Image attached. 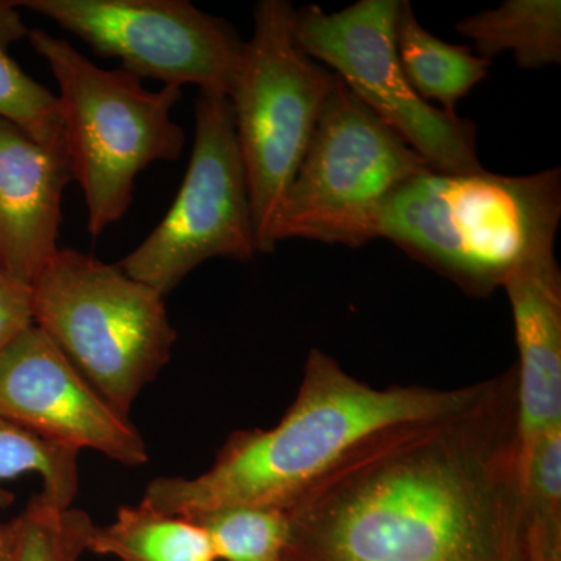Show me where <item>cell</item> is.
<instances>
[{"instance_id":"6da1fadb","label":"cell","mask_w":561,"mask_h":561,"mask_svg":"<svg viewBox=\"0 0 561 561\" xmlns=\"http://www.w3.org/2000/svg\"><path fill=\"white\" fill-rule=\"evenodd\" d=\"M515 368L387 427L289 507L283 561H526Z\"/></svg>"},{"instance_id":"7a4b0ae2","label":"cell","mask_w":561,"mask_h":561,"mask_svg":"<svg viewBox=\"0 0 561 561\" xmlns=\"http://www.w3.org/2000/svg\"><path fill=\"white\" fill-rule=\"evenodd\" d=\"M481 389L482 382L451 390L375 389L343 370L330 354L311 350L297 398L276 426L232 432L208 471L153 479L142 502L184 518L230 505L286 511L371 435L457 411Z\"/></svg>"},{"instance_id":"3957f363","label":"cell","mask_w":561,"mask_h":561,"mask_svg":"<svg viewBox=\"0 0 561 561\" xmlns=\"http://www.w3.org/2000/svg\"><path fill=\"white\" fill-rule=\"evenodd\" d=\"M561 171L497 175L427 171L390 195L376 239H387L471 297H490L516 268L556 249Z\"/></svg>"},{"instance_id":"277c9868","label":"cell","mask_w":561,"mask_h":561,"mask_svg":"<svg viewBox=\"0 0 561 561\" xmlns=\"http://www.w3.org/2000/svg\"><path fill=\"white\" fill-rule=\"evenodd\" d=\"M27 38L57 80L62 149L83 191L88 231L98 238L130 209L140 172L183 153L186 136L172 119L183 90H147L127 70L103 69L38 28Z\"/></svg>"},{"instance_id":"5b68a950","label":"cell","mask_w":561,"mask_h":561,"mask_svg":"<svg viewBox=\"0 0 561 561\" xmlns=\"http://www.w3.org/2000/svg\"><path fill=\"white\" fill-rule=\"evenodd\" d=\"M31 289L33 323L116 411L130 416L176 342L165 297L119 264L61 247Z\"/></svg>"},{"instance_id":"8992f818","label":"cell","mask_w":561,"mask_h":561,"mask_svg":"<svg viewBox=\"0 0 561 561\" xmlns=\"http://www.w3.org/2000/svg\"><path fill=\"white\" fill-rule=\"evenodd\" d=\"M431 169L335 76L298 171L273 217L272 251L289 239L359 249L375 241L394 191Z\"/></svg>"},{"instance_id":"52a82bcc","label":"cell","mask_w":561,"mask_h":561,"mask_svg":"<svg viewBox=\"0 0 561 561\" xmlns=\"http://www.w3.org/2000/svg\"><path fill=\"white\" fill-rule=\"evenodd\" d=\"M294 20L286 0L257 3L228 95L260 253H272L273 217L335 83L334 73L301 49Z\"/></svg>"},{"instance_id":"ba28073f","label":"cell","mask_w":561,"mask_h":561,"mask_svg":"<svg viewBox=\"0 0 561 561\" xmlns=\"http://www.w3.org/2000/svg\"><path fill=\"white\" fill-rule=\"evenodd\" d=\"M398 7L400 0H359L335 13L302 7L295 10V36L432 171H482L476 125L421 99L405 76L394 43Z\"/></svg>"},{"instance_id":"9c48e42d","label":"cell","mask_w":561,"mask_h":561,"mask_svg":"<svg viewBox=\"0 0 561 561\" xmlns=\"http://www.w3.org/2000/svg\"><path fill=\"white\" fill-rule=\"evenodd\" d=\"M260 253L231 103L198 95L186 175L161 224L119 262L128 276L171 294L203 262Z\"/></svg>"},{"instance_id":"30bf717a","label":"cell","mask_w":561,"mask_h":561,"mask_svg":"<svg viewBox=\"0 0 561 561\" xmlns=\"http://www.w3.org/2000/svg\"><path fill=\"white\" fill-rule=\"evenodd\" d=\"M84 41L95 54L121 61L138 79L210 98L230 95L243 43L230 22L186 0H18Z\"/></svg>"},{"instance_id":"8fae6325","label":"cell","mask_w":561,"mask_h":561,"mask_svg":"<svg viewBox=\"0 0 561 561\" xmlns=\"http://www.w3.org/2000/svg\"><path fill=\"white\" fill-rule=\"evenodd\" d=\"M0 416L44 440L139 467L149 460L130 416L113 408L35 323L0 353Z\"/></svg>"},{"instance_id":"7c38bea8","label":"cell","mask_w":561,"mask_h":561,"mask_svg":"<svg viewBox=\"0 0 561 561\" xmlns=\"http://www.w3.org/2000/svg\"><path fill=\"white\" fill-rule=\"evenodd\" d=\"M72 179L62 147L44 146L0 117V268L33 280L58 249L62 195Z\"/></svg>"},{"instance_id":"4fadbf2b","label":"cell","mask_w":561,"mask_h":561,"mask_svg":"<svg viewBox=\"0 0 561 561\" xmlns=\"http://www.w3.org/2000/svg\"><path fill=\"white\" fill-rule=\"evenodd\" d=\"M515 323L519 449L561 426V272L556 249L538 254L505 280Z\"/></svg>"},{"instance_id":"5bb4252c","label":"cell","mask_w":561,"mask_h":561,"mask_svg":"<svg viewBox=\"0 0 561 561\" xmlns=\"http://www.w3.org/2000/svg\"><path fill=\"white\" fill-rule=\"evenodd\" d=\"M394 43L405 76L424 101L440 103L457 114L456 105L489 76L490 62L470 47L438 39L416 20L411 2L400 0L394 21Z\"/></svg>"},{"instance_id":"9a60e30c","label":"cell","mask_w":561,"mask_h":561,"mask_svg":"<svg viewBox=\"0 0 561 561\" xmlns=\"http://www.w3.org/2000/svg\"><path fill=\"white\" fill-rule=\"evenodd\" d=\"M485 60L512 51L522 69L561 62L560 0H507L496 9L465 18L456 25Z\"/></svg>"},{"instance_id":"2e32d148","label":"cell","mask_w":561,"mask_h":561,"mask_svg":"<svg viewBox=\"0 0 561 561\" xmlns=\"http://www.w3.org/2000/svg\"><path fill=\"white\" fill-rule=\"evenodd\" d=\"M88 551L121 561H217L201 526L142 501L124 505L108 526H95Z\"/></svg>"},{"instance_id":"e0dca14e","label":"cell","mask_w":561,"mask_h":561,"mask_svg":"<svg viewBox=\"0 0 561 561\" xmlns=\"http://www.w3.org/2000/svg\"><path fill=\"white\" fill-rule=\"evenodd\" d=\"M208 535L217 561H283L289 516L278 507L230 505L187 516Z\"/></svg>"},{"instance_id":"ac0fdd59","label":"cell","mask_w":561,"mask_h":561,"mask_svg":"<svg viewBox=\"0 0 561 561\" xmlns=\"http://www.w3.org/2000/svg\"><path fill=\"white\" fill-rule=\"evenodd\" d=\"M79 453L0 416V483L36 474L43 482L39 494L44 500L58 507H72L80 485ZM5 497V491L0 490V501Z\"/></svg>"},{"instance_id":"d6986e66","label":"cell","mask_w":561,"mask_h":561,"mask_svg":"<svg viewBox=\"0 0 561 561\" xmlns=\"http://www.w3.org/2000/svg\"><path fill=\"white\" fill-rule=\"evenodd\" d=\"M20 548L16 561H79L95 524L87 512L58 507L33 496L20 516Z\"/></svg>"},{"instance_id":"ffe728a7","label":"cell","mask_w":561,"mask_h":561,"mask_svg":"<svg viewBox=\"0 0 561 561\" xmlns=\"http://www.w3.org/2000/svg\"><path fill=\"white\" fill-rule=\"evenodd\" d=\"M0 117L44 146L62 147L57 95L0 50Z\"/></svg>"},{"instance_id":"44dd1931","label":"cell","mask_w":561,"mask_h":561,"mask_svg":"<svg viewBox=\"0 0 561 561\" xmlns=\"http://www.w3.org/2000/svg\"><path fill=\"white\" fill-rule=\"evenodd\" d=\"M33 324L32 289L0 268V353Z\"/></svg>"},{"instance_id":"7402d4cb","label":"cell","mask_w":561,"mask_h":561,"mask_svg":"<svg viewBox=\"0 0 561 561\" xmlns=\"http://www.w3.org/2000/svg\"><path fill=\"white\" fill-rule=\"evenodd\" d=\"M27 25L22 21L14 0H0V50L7 51L11 44L27 38Z\"/></svg>"},{"instance_id":"603a6c76","label":"cell","mask_w":561,"mask_h":561,"mask_svg":"<svg viewBox=\"0 0 561 561\" xmlns=\"http://www.w3.org/2000/svg\"><path fill=\"white\" fill-rule=\"evenodd\" d=\"M20 548V518L0 523V561H16Z\"/></svg>"},{"instance_id":"cb8c5ba5","label":"cell","mask_w":561,"mask_h":561,"mask_svg":"<svg viewBox=\"0 0 561 561\" xmlns=\"http://www.w3.org/2000/svg\"><path fill=\"white\" fill-rule=\"evenodd\" d=\"M526 561H561V546L530 545L526 549Z\"/></svg>"}]
</instances>
